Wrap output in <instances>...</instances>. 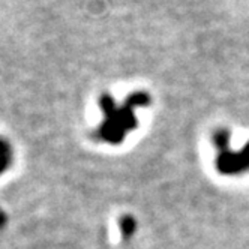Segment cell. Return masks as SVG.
Listing matches in <instances>:
<instances>
[{
	"mask_svg": "<svg viewBox=\"0 0 249 249\" xmlns=\"http://www.w3.org/2000/svg\"><path fill=\"white\" fill-rule=\"evenodd\" d=\"M135 228H137V222H135V219L132 216L128 215V216H123L120 219V230H122L123 237H126V239L131 237L134 234Z\"/></svg>",
	"mask_w": 249,
	"mask_h": 249,
	"instance_id": "obj_5",
	"label": "cell"
},
{
	"mask_svg": "<svg viewBox=\"0 0 249 249\" xmlns=\"http://www.w3.org/2000/svg\"><path fill=\"white\" fill-rule=\"evenodd\" d=\"M150 104V98L144 92H137L126 98V102L117 108L114 99L110 95H102L99 98L101 110L105 114V120L99 128V137L111 144H117L124 138L129 131L137 128V117L134 114L135 107H146Z\"/></svg>",
	"mask_w": 249,
	"mask_h": 249,
	"instance_id": "obj_1",
	"label": "cell"
},
{
	"mask_svg": "<svg viewBox=\"0 0 249 249\" xmlns=\"http://www.w3.org/2000/svg\"><path fill=\"white\" fill-rule=\"evenodd\" d=\"M11 164V149L5 140L0 138V173H3Z\"/></svg>",
	"mask_w": 249,
	"mask_h": 249,
	"instance_id": "obj_4",
	"label": "cell"
},
{
	"mask_svg": "<svg viewBox=\"0 0 249 249\" xmlns=\"http://www.w3.org/2000/svg\"><path fill=\"white\" fill-rule=\"evenodd\" d=\"M228 141H230V132L227 129H218L213 134V143H215L219 152L228 150Z\"/></svg>",
	"mask_w": 249,
	"mask_h": 249,
	"instance_id": "obj_3",
	"label": "cell"
},
{
	"mask_svg": "<svg viewBox=\"0 0 249 249\" xmlns=\"http://www.w3.org/2000/svg\"><path fill=\"white\" fill-rule=\"evenodd\" d=\"M216 168L222 174H239L249 170V143L240 153L230 150L219 152L216 158Z\"/></svg>",
	"mask_w": 249,
	"mask_h": 249,
	"instance_id": "obj_2",
	"label": "cell"
}]
</instances>
